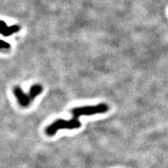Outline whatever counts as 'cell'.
I'll return each mask as SVG.
<instances>
[{"label":"cell","instance_id":"1","mask_svg":"<svg viewBox=\"0 0 168 168\" xmlns=\"http://www.w3.org/2000/svg\"><path fill=\"white\" fill-rule=\"evenodd\" d=\"M109 107L105 103L97 105L84 106L75 107L72 110L73 117L70 120L57 119L46 128L45 132L48 136H53L60 130H75L81 126L79 121L81 116H93L95 114H105L109 111Z\"/></svg>","mask_w":168,"mask_h":168},{"label":"cell","instance_id":"2","mask_svg":"<svg viewBox=\"0 0 168 168\" xmlns=\"http://www.w3.org/2000/svg\"><path fill=\"white\" fill-rule=\"evenodd\" d=\"M43 87L41 84H34L29 89V93H25L20 86L13 88V94L17 99L18 102L21 107H27L35 100L39 95L42 93Z\"/></svg>","mask_w":168,"mask_h":168},{"label":"cell","instance_id":"3","mask_svg":"<svg viewBox=\"0 0 168 168\" xmlns=\"http://www.w3.org/2000/svg\"><path fill=\"white\" fill-rule=\"evenodd\" d=\"M0 28H1L0 32H1V34L4 36H11L13 34H14L15 32L20 30V27L18 26V25H15L9 27L3 20H2L1 23H0Z\"/></svg>","mask_w":168,"mask_h":168},{"label":"cell","instance_id":"4","mask_svg":"<svg viewBox=\"0 0 168 168\" xmlns=\"http://www.w3.org/2000/svg\"><path fill=\"white\" fill-rule=\"evenodd\" d=\"M10 48H11V45L9 44V43L6 42V41L4 40L1 41V46H0V48H1V50L9 49Z\"/></svg>","mask_w":168,"mask_h":168}]
</instances>
